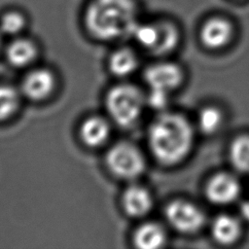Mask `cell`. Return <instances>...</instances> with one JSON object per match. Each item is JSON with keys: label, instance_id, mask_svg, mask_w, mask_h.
<instances>
[{"label": "cell", "instance_id": "9c48e42d", "mask_svg": "<svg viewBox=\"0 0 249 249\" xmlns=\"http://www.w3.org/2000/svg\"><path fill=\"white\" fill-rule=\"evenodd\" d=\"M54 85L55 79L50 70L34 69L24 77L21 91L27 98L39 101L47 98L53 92Z\"/></svg>", "mask_w": 249, "mask_h": 249}, {"label": "cell", "instance_id": "7402d4cb", "mask_svg": "<svg viewBox=\"0 0 249 249\" xmlns=\"http://www.w3.org/2000/svg\"><path fill=\"white\" fill-rule=\"evenodd\" d=\"M168 93L150 90L147 101L155 109H163L168 102Z\"/></svg>", "mask_w": 249, "mask_h": 249}, {"label": "cell", "instance_id": "5bb4252c", "mask_svg": "<svg viewBox=\"0 0 249 249\" xmlns=\"http://www.w3.org/2000/svg\"><path fill=\"white\" fill-rule=\"evenodd\" d=\"M6 55L12 65L16 67L26 66L37 56V47L28 39H17L7 48Z\"/></svg>", "mask_w": 249, "mask_h": 249}, {"label": "cell", "instance_id": "52a82bcc", "mask_svg": "<svg viewBox=\"0 0 249 249\" xmlns=\"http://www.w3.org/2000/svg\"><path fill=\"white\" fill-rule=\"evenodd\" d=\"M240 192L241 186L237 178L227 172L213 175L204 188L206 198L216 205L231 204L238 198Z\"/></svg>", "mask_w": 249, "mask_h": 249}, {"label": "cell", "instance_id": "d6986e66", "mask_svg": "<svg viewBox=\"0 0 249 249\" xmlns=\"http://www.w3.org/2000/svg\"><path fill=\"white\" fill-rule=\"evenodd\" d=\"M19 105L18 91L7 85H0V121L13 116Z\"/></svg>", "mask_w": 249, "mask_h": 249}, {"label": "cell", "instance_id": "5b68a950", "mask_svg": "<svg viewBox=\"0 0 249 249\" xmlns=\"http://www.w3.org/2000/svg\"><path fill=\"white\" fill-rule=\"evenodd\" d=\"M164 215L168 224L184 234L196 233L205 224L204 212L196 204L185 199L170 201L165 206Z\"/></svg>", "mask_w": 249, "mask_h": 249}, {"label": "cell", "instance_id": "8992f818", "mask_svg": "<svg viewBox=\"0 0 249 249\" xmlns=\"http://www.w3.org/2000/svg\"><path fill=\"white\" fill-rule=\"evenodd\" d=\"M144 78L150 90L169 94L181 86L184 73L176 63L163 61L150 65L145 70Z\"/></svg>", "mask_w": 249, "mask_h": 249}, {"label": "cell", "instance_id": "30bf717a", "mask_svg": "<svg viewBox=\"0 0 249 249\" xmlns=\"http://www.w3.org/2000/svg\"><path fill=\"white\" fill-rule=\"evenodd\" d=\"M122 203L124 212L134 218L147 215L153 207L152 194L143 186L131 185L123 195Z\"/></svg>", "mask_w": 249, "mask_h": 249}, {"label": "cell", "instance_id": "7a4b0ae2", "mask_svg": "<svg viewBox=\"0 0 249 249\" xmlns=\"http://www.w3.org/2000/svg\"><path fill=\"white\" fill-rule=\"evenodd\" d=\"M137 12L134 0H91L84 14L85 27L97 40H116L132 34Z\"/></svg>", "mask_w": 249, "mask_h": 249}, {"label": "cell", "instance_id": "603a6c76", "mask_svg": "<svg viewBox=\"0 0 249 249\" xmlns=\"http://www.w3.org/2000/svg\"><path fill=\"white\" fill-rule=\"evenodd\" d=\"M239 213L241 218L249 223V199H246L241 202L239 206Z\"/></svg>", "mask_w": 249, "mask_h": 249}, {"label": "cell", "instance_id": "277c9868", "mask_svg": "<svg viewBox=\"0 0 249 249\" xmlns=\"http://www.w3.org/2000/svg\"><path fill=\"white\" fill-rule=\"evenodd\" d=\"M105 160L110 172L121 179H135L146 168L143 154L129 142H119L111 147Z\"/></svg>", "mask_w": 249, "mask_h": 249}, {"label": "cell", "instance_id": "4fadbf2b", "mask_svg": "<svg viewBox=\"0 0 249 249\" xmlns=\"http://www.w3.org/2000/svg\"><path fill=\"white\" fill-rule=\"evenodd\" d=\"M166 232L163 227L155 222L142 224L133 234V242L140 249H158L164 245Z\"/></svg>", "mask_w": 249, "mask_h": 249}, {"label": "cell", "instance_id": "44dd1931", "mask_svg": "<svg viewBox=\"0 0 249 249\" xmlns=\"http://www.w3.org/2000/svg\"><path fill=\"white\" fill-rule=\"evenodd\" d=\"M26 25L25 17L17 11L5 13L0 18V30L8 35H17Z\"/></svg>", "mask_w": 249, "mask_h": 249}, {"label": "cell", "instance_id": "2e32d148", "mask_svg": "<svg viewBox=\"0 0 249 249\" xmlns=\"http://www.w3.org/2000/svg\"><path fill=\"white\" fill-rule=\"evenodd\" d=\"M159 27V39L158 43L151 53L155 55H165L173 52L179 42H180V34L177 27L165 20L157 22Z\"/></svg>", "mask_w": 249, "mask_h": 249}, {"label": "cell", "instance_id": "3957f363", "mask_svg": "<svg viewBox=\"0 0 249 249\" xmlns=\"http://www.w3.org/2000/svg\"><path fill=\"white\" fill-rule=\"evenodd\" d=\"M146 98L142 91L130 84L113 87L106 95V109L111 119L123 127L132 126L140 118Z\"/></svg>", "mask_w": 249, "mask_h": 249}, {"label": "cell", "instance_id": "e0dca14e", "mask_svg": "<svg viewBox=\"0 0 249 249\" xmlns=\"http://www.w3.org/2000/svg\"><path fill=\"white\" fill-rule=\"evenodd\" d=\"M229 159L232 167L240 173L249 175V135L235 137L229 148Z\"/></svg>", "mask_w": 249, "mask_h": 249}, {"label": "cell", "instance_id": "8fae6325", "mask_svg": "<svg viewBox=\"0 0 249 249\" xmlns=\"http://www.w3.org/2000/svg\"><path fill=\"white\" fill-rule=\"evenodd\" d=\"M242 227L240 221L229 214L218 215L212 222L211 235L213 239L224 246L232 245L240 238Z\"/></svg>", "mask_w": 249, "mask_h": 249}, {"label": "cell", "instance_id": "ba28073f", "mask_svg": "<svg viewBox=\"0 0 249 249\" xmlns=\"http://www.w3.org/2000/svg\"><path fill=\"white\" fill-rule=\"evenodd\" d=\"M233 28L230 21L222 18H212L204 22L199 32L201 44L209 50L226 47L232 38Z\"/></svg>", "mask_w": 249, "mask_h": 249}, {"label": "cell", "instance_id": "6da1fadb", "mask_svg": "<svg viewBox=\"0 0 249 249\" xmlns=\"http://www.w3.org/2000/svg\"><path fill=\"white\" fill-rule=\"evenodd\" d=\"M148 144L158 162L173 166L191 154L195 145V128L182 114L164 112L151 123Z\"/></svg>", "mask_w": 249, "mask_h": 249}, {"label": "cell", "instance_id": "7c38bea8", "mask_svg": "<svg viewBox=\"0 0 249 249\" xmlns=\"http://www.w3.org/2000/svg\"><path fill=\"white\" fill-rule=\"evenodd\" d=\"M110 136V124L99 116L86 119L80 127V137L89 147H98L104 144Z\"/></svg>", "mask_w": 249, "mask_h": 249}, {"label": "cell", "instance_id": "ffe728a7", "mask_svg": "<svg viewBox=\"0 0 249 249\" xmlns=\"http://www.w3.org/2000/svg\"><path fill=\"white\" fill-rule=\"evenodd\" d=\"M132 35L134 36L135 40L141 47L152 53L159 39L158 24L157 22L142 24L138 23L134 28Z\"/></svg>", "mask_w": 249, "mask_h": 249}, {"label": "cell", "instance_id": "9a60e30c", "mask_svg": "<svg viewBox=\"0 0 249 249\" xmlns=\"http://www.w3.org/2000/svg\"><path fill=\"white\" fill-rule=\"evenodd\" d=\"M137 66L138 57L129 48L116 50L109 58L110 71L119 77H124L133 73Z\"/></svg>", "mask_w": 249, "mask_h": 249}, {"label": "cell", "instance_id": "ac0fdd59", "mask_svg": "<svg viewBox=\"0 0 249 249\" xmlns=\"http://www.w3.org/2000/svg\"><path fill=\"white\" fill-rule=\"evenodd\" d=\"M224 124V114L216 106H205L197 115L196 127L204 135L217 133Z\"/></svg>", "mask_w": 249, "mask_h": 249}]
</instances>
